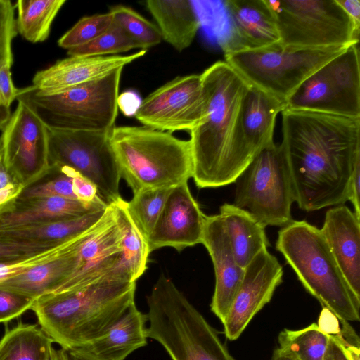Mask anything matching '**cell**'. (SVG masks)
Returning <instances> with one entry per match:
<instances>
[{"label":"cell","mask_w":360,"mask_h":360,"mask_svg":"<svg viewBox=\"0 0 360 360\" xmlns=\"http://www.w3.org/2000/svg\"><path fill=\"white\" fill-rule=\"evenodd\" d=\"M234 183L233 204L248 210L264 227H282L292 220V187L280 143L257 153Z\"/></svg>","instance_id":"30bf717a"},{"label":"cell","mask_w":360,"mask_h":360,"mask_svg":"<svg viewBox=\"0 0 360 360\" xmlns=\"http://www.w3.org/2000/svg\"><path fill=\"white\" fill-rule=\"evenodd\" d=\"M285 47L319 49L359 42V29L337 0H265Z\"/></svg>","instance_id":"9c48e42d"},{"label":"cell","mask_w":360,"mask_h":360,"mask_svg":"<svg viewBox=\"0 0 360 360\" xmlns=\"http://www.w3.org/2000/svg\"><path fill=\"white\" fill-rule=\"evenodd\" d=\"M201 243L210 254L215 274L211 310L223 322L240 285L244 269L236 262L229 237L219 214L205 216Z\"/></svg>","instance_id":"ffe728a7"},{"label":"cell","mask_w":360,"mask_h":360,"mask_svg":"<svg viewBox=\"0 0 360 360\" xmlns=\"http://www.w3.org/2000/svg\"><path fill=\"white\" fill-rule=\"evenodd\" d=\"M35 299L0 289V323H6L30 309Z\"/></svg>","instance_id":"60d3db41"},{"label":"cell","mask_w":360,"mask_h":360,"mask_svg":"<svg viewBox=\"0 0 360 360\" xmlns=\"http://www.w3.org/2000/svg\"><path fill=\"white\" fill-rule=\"evenodd\" d=\"M204 109L201 76L189 75L177 77L150 94L134 117L153 129L190 132L202 120Z\"/></svg>","instance_id":"5bb4252c"},{"label":"cell","mask_w":360,"mask_h":360,"mask_svg":"<svg viewBox=\"0 0 360 360\" xmlns=\"http://www.w3.org/2000/svg\"><path fill=\"white\" fill-rule=\"evenodd\" d=\"M144 3L163 40L179 52L191 46L201 25L194 1L148 0Z\"/></svg>","instance_id":"d4e9b609"},{"label":"cell","mask_w":360,"mask_h":360,"mask_svg":"<svg viewBox=\"0 0 360 360\" xmlns=\"http://www.w3.org/2000/svg\"><path fill=\"white\" fill-rule=\"evenodd\" d=\"M71 174L73 192L77 200L89 204H107L99 196L96 186L91 181L72 168Z\"/></svg>","instance_id":"b9f144b4"},{"label":"cell","mask_w":360,"mask_h":360,"mask_svg":"<svg viewBox=\"0 0 360 360\" xmlns=\"http://www.w3.org/2000/svg\"><path fill=\"white\" fill-rule=\"evenodd\" d=\"M108 204H89L60 197L15 199L0 207V229L79 217Z\"/></svg>","instance_id":"7402d4cb"},{"label":"cell","mask_w":360,"mask_h":360,"mask_svg":"<svg viewBox=\"0 0 360 360\" xmlns=\"http://www.w3.org/2000/svg\"><path fill=\"white\" fill-rule=\"evenodd\" d=\"M123 233L120 260L111 274L113 281L136 282L145 272L150 251L148 241L131 217L127 201L111 203Z\"/></svg>","instance_id":"83f0119b"},{"label":"cell","mask_w":360,"mask_h":360,"mask_svg":"<svg viewBox=\"0 0 360 360\" xmlns=\"http://www.w3.org/2000/svg\"><path fill=\"white\" fill-rule=\"evenodd\" d=\"M283 275L281 264L267 249L244 269L240 285L222 322L229 340L238 339L255 315L271 300L282 283Z\"/></svg>","instance_id":"2e32d148"},{"label":"cell","mask_w":360,"mask_h":360,"mask_svg":"<svg viewBox=\"0 0 360 360\" xmlns=\"http://www.w3.org/2000/svg\"><path fill=\"white\" fill-rule=\"evenodd\" d=\"M280 143L294 200L306 212L344 205L360 158V118L284 110Z\"/></svg>","instance_id":"6da1fadb"},{"label":"cell","mask_w":360,"mask_h":360,"mask_svg":"<svg viewBox=\"0 0 360 360\" xmlns=\"http://www.w3.org/2000/svg\"><path fill=\"white\" fill-rule=\"evenodd\" d=\"M329 336L314 323L300 330L284 329L278 340L279 348L296 360H323Z\"/></svg>","instance_id":"1f68e13d"},{"label":"cell","mask_w":360,"mask_h":360,"mask_svg":"<svg viewBox=\"0 0 360 360\" xmlns=\"http://www.w3.org/2000/svg\"><path fill=\"white\" fill-rule=\"evenodd\" d=\"M113 22L134 41L136 49L146 50L162 40L156 25L148 21L134 9L123 6H112L109 11Z\"/></svg>","instance_id":"836d02e7"},{"label":"cell","mask_w":360,"mask_h":360,"mask_svg":"<svg viewBox=\"0 0 360 360\" xmlns=\"http://www.w3.org/2000/svg\"><path fill=\"white\" fill-rule=\"evenodd\" d=\"M238 264L245 269L269 242L265 228L248 210L224 203L219 213Z\"/></svg>","instance_id":"484cf974"},{"label":"cell","mask_w":360,"mask_h":360,"mask_svg":"<svg viewBox=\"0 0 360 360\" xmlns=\"http://www.w3.org/2000/svg\"><path fill=\"white\" fill-rule=\"evenodd\" d=\"M50 360H71V359L68 350L62 347L56 349L53 347Z\"/></svg>","instance_id":"c3c4849f"},{"label":"cell","mask_w":360,"mask_h":360,"mask_svg":"<svg viewBox=\"0 0 360 360\" xmlns=\"http://www.w3.org/2000/svg\"><path fill=\"white\" fill-rule=\"evenodd\" d=\"M11 65H4L0 68V106L10 108L13 101L16 99L18 89L14 86Z\"/></svg>","instance_id":"7bdbcfd3"},{"label":"cell","mask_w":360,"mask_h":360,"mask_svg":"<svg viewBox=\"0 0 360 360\" xmlns=\"http://www.w3.org/2000/svg\"><path fill=\"white\" fill-rule=\"evenodd\" d=\"M110 132L48 129L51 166H66L79 172L96 186L107 204L122 198V177L111 148Z\"/></svg>","instance_id":"7c38bea8"},{"label":"cell","mask_w":360,"mask_h":360,"mask_svg":"<svg viewBox=\"0 0 360 360\" xmlns=\"http://www.w3.org/2000/svg\"><path fill=\"white\" fill-rule=\"evenodd\" d=\"M122 69L52 95L41 94L30 86L18 89L16 99L27 106L48 129L110 131L117 117Z\"/></svg>","instance_id":"52a82bcc"},{"label":"cell","mask_w":360,"mask_h":360,"mask_svg":"<svg viewBox=\"0 0 360 360\" xmlns=\"http://www.w3.org/2000/svg\"><path fill=\"white\" fill-rule=\"evenodd\" d=\"M147 304V337L158 342L172 360H235L217 331L164 274Z\"/></svg>","instance_id":"8992f818"},{"label":"cell","mask_w":360,"mask_h":360,"mask_svg":"<svg viewBox=\"0 0 360 360\" xmlns=\"http://www.w3.org/2000/svg\"><path fill=\"white\" fill-rule=\"evenodd\" d=\"M272 360H296L293 356L281 350L276 349L273 354Z\"/></svg>","instance_id":"f907efd6"},{"label":"cell","mask_w":360,"mask_h":360,"mask_svg":"<svg viewBox=\"0 0 360 360\" xmlns=\"http://www.w3.org/2000/svg\"><path fill=\"white\" fill-rule=\"evenodd\" d=\"M342 275L360 298V217L345 205L325 215L320 229Z\"/></svg>","instance_id":"44dd1931"},{"label":"cell","mask_w":360,"mask_h":360,"mask_svg":"<svg viewBox=\"0 0 360 360\" xmlns=\"http://www.w3.org/2000/svg\"><path fill=\"white\" fill-rule=\"evenodd\" d=\"M92 227L63 243L35 255L18 259L1 261L0 283L71 251L82 243Z\"/></svg>","instance_id":"e575fe53"},{"label":"cell","mask_w":360,"mask_h":360,"mask_svg":"<svg viewBox=\"0 0 360 360\" xmlns=\"http://www.w3.org/2000/svg\"><path fill=\"white\" fill-rule=\"evenodd\" d=\"M347 46L299 49L285 47L278 42L259 49L224 54V61L250 85L285 104L310 75Z\"/></svg>","instance_id":"ba28073f"},{"label":"cell","mask_w":360,"mask_h":360,"mask_svg":"<svg viewBox=\"0 0 360 360\" xmlns=\"http://www.w3.org/2000/svg\"><path fill=\"white\" fill-rule=\"evenodd\" d=\"M284 110L360 118L359 43L349 45L310 75L285 101Z\"/></svg>","instance_id":"8fae6325"},{"label":"cell","mask_w":360,"mask_h":360,"mask_svg":"<svg viewBox=\"0 0 360 360\" xmlns=\"http://www.w3.org/2000/svg\"><path fill=\"white\" fill-rule=\"evenodd\" d=\"M11 115L10 108L0 106V130L2 131Z\"/></svg>","instance_id":"681fc988"},{"label":"cell","mask_w":360,"mask_h":360,"mask_svg":"<svg viewBox=\"0 0 360 360\" xmlns=\"http://www.w3.org/2000/svg\"><path fill=\"white\" fill-rule=\"evenodd\" d=\"M106 207L94 210L79 217L0 229V238L24 241L62 243L95 225L104 214Z\"/></svg>","instance_id":"f1b7e54d"},{"label":"cell","mask_w":360,"mask_h":360,"mask_svg":"<svg viewBox=\"0 0 360 360\" xmlns=\"http://www.w3.org/2000/svg\"><path fill=\"white\" fill-rule=\"evenodd\" d=\"M110 142L121 177L133 193L172 188L193 174L190 140L145 126L115 127Z\"/></svg>","instance_id":"277c9868"},{"label":"cell","mask_w":360,"mask_h":360,"mask_svg":"<svg viewBox=\"0 0 360 360\" xmlns=\"http://www.w3.org/2000/svg\"><path fill=\"white\" fill-rule=\"evenodd\" d=\"M53 342L37 325L19 323L0 340V360H50Z\"/></svg>","instance_id":"f546056e"},{"label":"cell","mask_w":360,"mask_h":360,"mask_svg":"<svg viewBox=\"0 0 360 360\" xmlns=\"http://www.w3.org/2000/svg\"><path fill=\"white\" fill-rule=\"evenodd\" d=\"M205 216L188 182L174 186L148 238L150 252L163 247L181 251L201 243Z\"/></svg>","instance_id":"e0dca14e"},{"label":"cell","mask_w":360,"mask_h":360,"mask_svg":"<svg viewBox=\"0 0 360 360\" xmlns=\"http://www.w3.org/2000/svg\"><path fill=\"white\" fill-rule=\"evenodd\" d=\"M71 360H99L87 352L76 348L68 350Z\"/></svg>","instance_id":"7dc6e473"},{"label":"cell","mask_w":360,"mask_h":360,"mask_svg":"<svg viewBox=\"0 0 360 360\" xmlns=\"http://www.w3.org/2000/svg\"><path fill=\"white\" fill-rule=\"evenodd\" d=\"M146 321L134 303L106 331L78 349L99 360H124L146 345Z\"/></svg>","instance_id":"603a6c76"},{"label":"cell","mask_w":360,"mask_h":360,"mask_svg":"<svg viewBox=\"0 0 360 360\" xmlns=\"http://www.w3.org/2000/svg\"><path fill=\"white\" fill-rule=\"evenodd\" d=\"M172 189L141 190L133 193L131 200L127 202L131 217L147 241Z\"/></svg>","instance_id":"d6a6232c"},{"label":"cell","mask_w":360,"mask_h":360,"mask_svg":"<svg viewBox=\"0 0 360 360\" xmlns=\"http://www.w3.org/2000/svg\"><path fill=\"white\" fill-rule=\"evenodd\" d=\"M276 250L305 289L340 321H359L360 298L342 275L324 237L304 220H292L279 230Z\"/></svg>","instance_id":"5b68a950"},{"label":"cell","mask_w":360,"mask_h":360,"mask_svg":"<svg viewBox=\"0 0 360 360\" xmlns=\"http://www.w3.org/2000/svg\"><path fill=\"white\" fill-rule=\"evenodd\" d=\"M229 28L220 46L224 54L259 49L280 41L272 12L265 0L223 1Z\"/></svg>","instance_id":"ac0fdd59"},{"label":"cell","mask_w":360,"mask_h":360,"mask_svg":"<svg viewBox=\"0 0 360 360\" xmlns=\"http://www.w3.org/2000/svg\"><path fill=\"white\" fill-rule=\"evenodd\" d=\"M1 156L13 179L24 188L51 171L48 129L24 103L19 102L2 129Z\"/></svg>","instance_id":"4fadbf2b"},{"label":"cell","mask_w":360,"mask_h":360,"mask_svg":"<svg viewBox=\"0 0 360 360\" xmlns=\"http://www.w3.org/2000/svg\"><path fill=\"white\" fill-rule=\"evenodd\" d=\"M205 109L190 131L193 174L200 188L234 183L255 158L242 129L243 101L250 84L226 61L213 63L200 74Z\"/></svg>","instance_id":"7a4b0ae2"},{"label":"cell","mask_w":360,"mask_h":360,"mask_svg":"<svg viewBox=\"0 0 360 360\" xmlns=\"http://www.w3.org/2000/svg\"><path fill=\"white\" fill-rule=\"evenodd\" d=\"M1 150H0V159H1Z\"/></svg>","instance_id":"816d5d0a"},{"label":"cell","mask_w":360,"mask_h":360,"mask_svg":"<svg viewBox=\"0 0 360 360\" xmlns=\"http://www.w3.org/2000/svg\"><path fill=\"white\" fill-rule=\"evenodd\" d=\"M123 233L112 204H108L101 219L92 227L77 253L75 267L52 292H68L104 280L120 260Z\"/></svg>","instance_id":"9a60e30c"},{"label":"cell","mask_w":360,"mask_h":360,"mask_svg":"<svg viewBox=\"0 0 360 360\" xmlns=\"http://www.w3.org/2000/svg\"><path fill=\"white\" fill-rule=\"evenodd\" d=\"M14 6L9 0H0V68L13 63L12 41L16 36Z\"/></svg>","instance_id":"f35d334b"},{"label":"cell","mask_w":360,"mask_h":360,"mask_svg":"<svg viewBox=\"0 0 360 360\" xmlns=\"http://www.w3.org/2000/svg\"><path fill=\"white\" fill-rule=\"evenodd\" d=\"M323 360H351L343 346L338 339L330 334L327 349Z\"/></svg>","instance_id":"f6af8a7d"},{"label":"cell","mask_w":360,"mask_h":360,"mask_svg":"<svg viewBox=\"0 0 360 360\" xmlns=\"http://www.w3.org/2000/svg\"><path fill=\"white\" fill-rule=\"evenodd\" d=\"M136 49L134 41L114 22L103 34L93 41L68 50L70 56H105Z\"/></svg>","instance_id":"d590c367"},{"label":"cell","mask_w":360,"mask_h":360,"mask_svg":"<svg viewBox=\"0 0 360 360\" xmlns=\"http://www.w3.org/2000/svg\"><path fill=\"white\" fill-rule=\"evenodd\" d=\"M136 282L104 280L36 299L31 307L41 328L66 350L106 331L134 303Z\"/></svg>","instance_id":"3957f363"},{"label":"cell","mask_w":360,"mask_h":360,"mask_svg":"<svg viewBox=\"0 0 360 360\" xmlns=\"http://www.w3.org/2000/svg\"><path fill=\"white\" fill-rule=\"evenodd\" d=\"M60 243H61L24 241L0 238V262L27 257Z\"/></svg>","instance_id":"ab89813d"},{"label":"cell","mask_w":360,"mask_h":360,"mask_svg":"<svg viewBox=\"0 0 360 360\" xmlns=\"http://www.w3.org/2000/svg\"><path fill=\"white\" fill-rule=\"evenodd\" d=\"M81 244L58 257L0 283V289L35 300L50 293L72 271Z\"/></svg>","instance_id":"4316f807"},{"label":"cell","mask_w":360,"mask_h":360,"mask_svg":"<svg viewBox=\"0 0 360 360\" xmlns=\"http://www.w3.org/2000/svg\"><path fill=\"white\" fill-rule=\"evenodd\" d=\"M285 109L283 102L250 85L242 109V129L247 146L255 157L273 144L277 115Z\"/></svg>","instance_id":"cb8c5ba5"},{"label":"cell","mask_w":360,"mask_h":360,"mask_svg":"<svg viewBox=\"0 0 360 360\" xmlns=\"http://www.w3.org/2000/svg\"><path fill=\"white\" fill-rule=\"evenodd\" d=\"M65 0H18L16 2L17 32L32 43L49 36L52 22Z\"/></svg>","instance_id":"4dcf8cb0"},{"label":"cell","mask_w":360,"mask_h":360,"mask_svg":"<svg viewBox=\"0 0 360 360\" xmlns=\"http://www.w3.org/2000/svg\"><path fill=\"white\" fill-rule=\"evenodd\" d=\"M141 50L128 56H70L38 71L32 86L40 94L52 95L101 79L146 53Z\"/></svg>","instance_id":"d6986e66"},{"label":"cell","mask_w":360,"mask_h":360,"mask_svg":"<svg viewBox=\"0 0 360 360\" xmlns=\"http://www.w3.org/2000/svg\"><path fill=\"white\" fill-rule=\"evenodd\" d=\"M53 176L41 183H34L23 188L16 198L26 200L36 198L60 197L77 200L73 192L71 168L52 166Z\"/></svg>","instance_id":"8d00e7d4"},{"label":"cell","mask_w":360,"mask_h":360,"mask_svg":"<svg viewBox=\"0 0 360 360\" xmlns=\"http://www.w3.org/2000/svg\"><path fill=\"white\" fill-rule=\"evenodd\" d=\"M142 100L139 94L134 90H127L119 94L117 108L127 117L135 116Z\"/></svg>","instance_id":"ee69618b"},{"label":"cell","mask_w":360,"mask_h":360,"mask_svg":"<svg viewBox=\"0 0 360 360\" xmlns=\"http://www.w3.org/2000/svg\"><path fill=\"white\" fill-rule=\"evenodd\" d=\"M337 2L345 10L354 22L355 26L360 28V1L359 0H337Z\"/></svg>","instance_id":"bcb514c9"},{"label":"cell","mask_w":360,"mask_h":360,"mask_svg":"<svg viewBox=\"0 0 360 360\" xmlns=\"http://www.w3.org/2000/svg\"><path fill=\"white\" fill-rule=\"evenodd\" d=\"M112 23L110 12L84 16L59 39L58 44L68 50L83 46L103 34Z\"/></svg>","instance_id":"74e56055"}]
</instances>
